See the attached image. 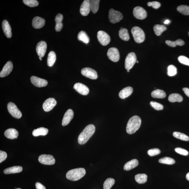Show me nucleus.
<instances>
[{
	"label": "nucleus",
	"mask_w": 189,
	"mask_h": 189,
	"mask_svg": "<svg viewBox=\"0 0 189 189\" xmlns=\"http://www.w3.org/2000/svg\"><path fill=\"white\" fill-rule=\"evenodd\" d=\"M95 131V127L93 125H89L85 128L78 136V143L83 145L86 143L93 135Z\"/></svg>",
	"instance_id": "nucleus-1"
},
{
	"label": "nucleus",
	"mask_w": 189,
	"mask_h": 189,
	"mask_svg": "<svg viewBox=\"0 0 189 189\" xmlns=\"http://www.w3.org/2000/svg\"><path fill=\"white\" fill-rule=\"evenodd\" d=\"M141 119L138 116H135L131 117L128 122L126 130L129 134H133L136 132L140 127Z\"/></svg>",
	"instance_id": "nucleus-2"
},
{
	"label": "nucleus",
	"mask_w": 189,
	"mask_h": 189,
	"mask_svg": "<svg viewBox=\"0 0 189 189\" xmlns=\"http://www.w3.org/2000/svg\"><path fill=\"white\" fill-rule=\"evenodd\" d=\"M86 174L85 169L79 168L72 169L67 173L66 177L68 180L76 181L80 180Z\"/></svg>",
	"instance_id": "nucleus-3"
},
{
	"label": "nucleus",
	"mask_w": 189,
	"mask_h": 189,
	"mask_svg": "<svg viewBox=\"0 0 189 189\" xmlns=\"http://www.w3.org/2000/svg\"><path fill=\"white\" fill-rule=\"evenodd\" d=\"M131 33L136 42L141 43L144 41L145 34L144 32L140 27L135 26L131 29Z\"/></svg>",
	"instance_id": "nucleus-4"
},
{
	"label": "nucleus",
	"mask_w": 189,
	"mask_h": 189,
	"mask_svg": "<svg viewBox=\"0 0 189 189\" xmlns=\"http://www.w3.org/2000/svg\"><path fill=\"white\" fill-rule=\"evenodd\" d=\"M109 18L110 22L112 23H115L119 22L122 19L123 16L120 12L111 9L109 11Z\"/></svg>",
	"instance_id": "nucleus-5"
},
{
	"label": "nucleus",
	"mask_w": 189,
	"mask_h": 189,
	"mask_svg": "<svg viewBox=\"0 0 189 189\" xmlns=\"http://www.w3.org/2000/svg\"><path fill=\"white\" fill-rule=\"evenodd\" d=\"M137 62V57L134 53L131 52L128 54L126 57L125 62V67L126 69L130 70Z\"/></svg>",
	"instance_id": "nucleus-6"
},
{
	"label": "nucleus",
	"mask_w": 189,
	"mask_h": 189,
	"mask_svg": "<svg viewBox=\"0 0 189 189\" xmlns=\"http://www.w3.org/2000/svg\"><path fill=\"white\" fill-rule=\"evenodd\" d=\"M7 108L9 113L14 117L19 119L22 116V113L15 104L12 102H9L7 104Z\"/></svg>",
	"instance_id": "nucleus-7"
},
{
	"label": "nucleus",
	"mask_w": 189,
	"mask_h": 189,
	"mask_svg": "<svg viewBox=\"0 0 189 189\" xmlns=\"http://www.w3.org/2000/svg\"><path fill=\"white\" fill-rule=\"evenodd\" d=\"M97 38L100 44L104 46H107L110 41L109 35L103 31H100L98 32Z\"/></svg>",
	"instance_id": "nucleus-8"
},
{
	"label": "nucleus",
	"mask_w": 189,
	"mask_h": 189,
	"mask_svg": "<svg viewBox=\"0 0 189 189\" xmlns=\"http://www.w3.org/2000/svg\"><path fill=\"white\" fill-rule=\"evenodd\" d=\"M38 160L41 164L46 165H52L55 164L56 160L53 155H42L39 157Z\"/></svg>",
	"instance_id": "nucleus-9"
},
{
	"label": "nucleus",
	"mask_w": 189,
	"mask_h": 189,
	"mask_svg": "<svg viewBox=\"0 0 189 189\" xmlns=\"http://www.w3.org/2000/svg\"><path fill=\"white\" fill-rule=\"evenodd\" d=\"M107 56L110 60L114 62H117L120 59V55L119 50L115 47H111L108 50Z\"/></svg>",
	"instance_id": "nucleus-10"
},
{
	"label": "nucleus",
	"mask_w": 189,
	"mask_h": 189,
	"mask_svg": "<svg viewBox=\"0 0 189 189\" xmlns=\"http://www.w3.org/2000/svg\"><path fill=\"white\" fill-rule=\"evenodd\" d=\"M133 15L136 18L143 20L146 18L147 13L146 11L142 7H137L133 10Z\"/></svg>",
	"instance_id": "nucleus-11"
},
{
	"label": "nucleus",
	"mask_w": 189,
	"mask_h": 189,
	"mask_svg": "<svg viewBox=\"0 0 189 189\" xmlns=\"http://www.w3.org/2000/svg\"><path fill=\"white\" fill-rule=\"evenodd\" d=\"M81 73L83 75L92 80H96L98 77L97 72L91 68H83Z\"/></svg>",
	"instance_id": "nucleus-12"
},
{
	"label": "nucleus",
	"mask_w": 189,
	"mask_h": 189,
	"mask_svg": "<svg viewBox=\"0 0 189 189\" xmlns=\"http://www.w3.org/2000/svg\"><path fill=\"white\" fill-rule=\"evenodd\" d=\"M56 103V101L54 98H49L47 99L43 103L42 105L43 109L45 111H50L55 107Z\"/></svg>",
	"instance_id": "nucleus-13"
},
{
	"label": "nucleus",
	"mask_w": 189,
	"mask_h": 189,
	"mask_svg": "<svg viewBox=\"0 0 189 189\" xmlns=\"http://www.w3.org/2000/svg\"><path fill=\"white\" fill-rule=\"evenodd\" d=\"M47 48L46 43L44 41H41L37 44L36 50L39 57L42 58L46 53Z\"/></svg>",
	"instance_id": "nucleus-14"
},
{
	"label": "nucleus",
	"mask_w": 189,
	"mask_h": 189,
	"mask_svg": "<svg viewBox=\"0 0 189 189\" xmlns=\"http://www.w3.org/2000/svg\"><path fill=\"white\" fill-rule=\"evenodd\" d=\"M31 81L33 85L38 87H44L48 84V82L47 80L35 76L31 77Z\"/></svg>",
	"instance_id": "nucleus-15"
},
{
	"label": "nucleus",
	"mask_w": 189,
	"mask_h": 189,
	"mask_svg": "<svg viewBox=\"0 0 189 189\" xmlns=\"http://www.w3.org/2000/svg\"><path fill=\"white\" fill-rule=\"evenodd\" d=\"M74 89L80 94L86 95L89 93V89L87 86L80 83H77L74 84Z\"/></svg>",
	"instance_id": "nucleus-16"
},
{
	"label": "nucleus",
	"mask_w": 189,
	"mask_h": 189,
	"mask_svg": "<svg viewBox=\"0 0 189 189\" xmlns=\"http://www.w3.org/2000/svg\"><path fill=\"white\" fill-rule=\"evenodd\" d=\"M13 68L12 63L11 61H9L4 66L3 70L0 73V77L3 78L8 75L12 71Z\"/></svg>",
	"instance_id": "nucleus-17"
},
{
	"label": "nucleus",
	"mask_w": 189,
	"mask_h": 189,
	"mask_svg": "<svg viewBox=\"0 0 189 189\" xmlns=\"http://www.w3.org/2000/svg\"><path fill=\"white\" fill-rule=\"evenodd\" d=\"M90 1L89 0H85L82 4L80 8V12L84 16H87L90 11Z\"/></svg>",
	"instance_id": "nucleus-18"
},
{
	"label": "nucleus",
	"mask_w": 189,
	"mask_h": 189,
	"mask_svg": "<svg viewBox=\"0 0 189 189\" xmlns=\"http://www.w3.org/2000/svg\"><path fill=\"white\" fill-rule=\"evenodd\" d=\"M74 112L72 109L67 110L65 113L62 121V125L65 126L68 125L74 117Z\"/></svg>",
	"instance_id": "nucleus-19"
},
{
	"label": "nucleus",
	"mask_w": 189,
	"mask_h": 189,
	"mask_svg": "<svg viewBox=\"0 0 189 189\" xmlns=\"http://www.w3.org/2000/svg\"><path fill=\"white\" fill-rule=\"evenodd\" d=\"M45 21L44 19L39 17H36L33 18L32 25L34 28L40 29L44 27L45 25Z\"/></svg>",
	"instance_id": "nucleus-20"
},
{
	"label": "nucleus",
	"mask_w": 189,
	"mask_h": 189,
	"mask_svg": "<svg viewBox=\"0 0 189 189\" xmlns=\"http://www.w3.org/2000/svg\"><path fill=\"white\" fill-rule=\"evenodd\" d=\"M2 26L4 33L6 36L8 38H11L12 36V33L11 27L8 21L7 20H4L3 21Z\"/></svg>",
	"instance_id": "nucleus-21"
},
{
	"label": "nucleus",
	"mask_w": 189,
	"mask_h": 189,
	"mask_svg": "<svg viewBox=\"0 0 189 189\" xmlns=\"http://www.w3.org/2000/svg\"><path fill=\"white\" fill-rule=\"evenodd\" d=\"M4 134L7 138L11 139L17 138L19 135L18 132L17 130L13 128L7 129Z\"/></svg>",
	"instance_id": "nucleus-22"
},
{
	"label": "nucleus",
	"mask_w": 189,
	"mask_h": 189,
	"mask_svg": "<svg viewBox=\"0 0 189 189\" xmlns=\"http://www.w3.org/2000/svg\"><path fill=\"white\" fill-rule=\"evenodd\" d=\"M133 91V89L132 87L131 86H127L124 88L120 92L119 94V97L122 99H125L130 95L132 94Z\"/></svg>",
	"instance_id": "nucleus-23"
},
{
	"label": "nucleus",
	"mask_w": 189,
	"mask_h": 189,
	"mask_svg": "<svg viewBox=\"0 0 189 189\" xmlns=\"http://www.w3.org/2000/svg\"><path fill=\"white\" fill-rule=\"evenodd\" d=\"M63 19V16L61 14L59 13L56 15L55 19L56 22L55 29L57 32L60 31L63 28V25L62 23Z\"/></svg>",
	"instance_id": "nucleus-24"
},
{
	"label": "nucleus",
	"mask_w": 189,
	"mask_h": 189,
	"mask_svg": "<svg viewBox=\"0 0 189 189\" xmlns=\"http://www.w3.org/2000/svg\"><path fill=\"white\" fill-rule=\"evenodd\" d=\"M138 161L136 159H133L126 163L124 166V169L129 171L135 168L138 165Z\"/></svg>",
	"instance_id": "nucleus-25"
},
{
	"label": "nucleus",
	"mask_w": 189,
	"mask_h": 189,
	"mask_svg": "<svg viewBox=\"0 0 189 189\" xmlns=\"http://www.w3.org/2000/svg\"><path fill=\"white\" fill-rule=\"evenodd\" d=\"M22 171L23 168L21 166H15L5 169L4 171V173L5 174H11L21 172H22Z\"/></svg>",
	"instance_id": "nucleus-26"
},
{
	"label": "nucleus",
	"mask_w": 189,
	"mask_h": 189,
	"mask_svg": "<svg viewBox=\"0 0 189 189\" xmlns=\"http://www.w3.org/2000/svg\"><path fill=\"white\" fill-rule=\"evenodd\" d=\"M48 132V130L44 127L38 128L33 131L32 135L34 137L38 136H45Z\"/></svg>",
	"instance_id": "nucleus-27"
},
{
	"label": "nucleus",
	"mask_w": 189,
	"mask_h": 189,
	"mask_svg": "<svg viewBox=\"0 0 189 189\" xmlns=\"http://www.w3.org/2000/svg\"><path fill=\"white\" fill-rule=\"evenodd\" d=\"M56 60V53L53 51H51L49 53L47 59V64L49 67H51L53 65Z\"/></svg>",
	"instance_id": "nucleus-28"
},
{
	"label": "nucleus",
	"mask_w": 189,
	"mask_h": 189,
	"mask_svg": "<svg viewBox=\"0 0 189 189\" xmlns=\"http://www.w3.org/2000/svg\"><path fill=\"white\" fill-rule=\"evenodd\" d=\"M78 39L79 40L81 41L86 44H87L89 42L90 39L89 37L85 32L84 31H80L78 33Z\"/></svg>",
	"instance_id": "nucleus-29"
},
{
	"label": "nucleus",
	"mask_w": 189,
	"mask_h": 189,
	"mask_svg": "<svg viewBox=\"0 0 189 189\" xmlns=\"http://www.w3.org/2000/svg\"><path fill=\"white\" fill-rule=\"evenodd\" d=\"M151 95L153 98H163L166 97V94L163 90L157 89L152 92Z\"/></svg>",
	"instance_id": "nucleus-30"
},
{
	"label": "nucleus",
	"mask_w": 189,
	"mask_h": 189,
	"mask_svg": "<svg viewBox=\"0 0 189 189\" xmlns=\"http://www.w3.org/2000/svg\"><path fill=\"white\" fill-rule=\"evenodd\" d=\"M99 0H92L90 1V10L93 13H96L99 9Z\"/></svg>",
	"instance_id": "nucleus-31"
},
{
	"label": "nucleus",
	"mask_w": 189,
	"mask_h": 189,
	"mask_svg": "<svg viewBox=\"0 0 189 189\" xmlns=\"http://www.w3.org/2000/svg\"><path fill=\"white\" fill-rule=\"evenodd\" d=\"M119 36L120 38L124 41H127L130 39L128 31L126 29H120L119 31Z\"/></svg>",
	"instance_id": "nucleus-32"
},
{
	"label": "nucleus",
	"mask_w": 189,
	"mask_h": 189,
	"mask_svg": "<svg viewBox=\"0 0 189 189\" xmlns=\"http://www.w3.org/2000/svg\"><path fill=\"white\" fill-rule=\"evenodd\" d=\"M167 27L163 25H155L153 27V30L155 34L157 36H159L162 34L163 32L166 31Z\"/></svg>",
	"instance_id": "nucleus-33"
},
{
	"label": "nucleus",
	"mask_w": 189,
	"mask_h": 189,
	"mask_svg": "<svg viewBox=\"0 0 189 189\" xmlns=\"http://www.w3.org/2000/svg\"><path fill=\"white\" fill-rule=\"evenodd\" d=\"M147 176L145 174H138L136 175L135 179L139 184H144L147 181Z\"/></svg>",
	"instance_id": "nucleus-34"
},
{
	"label": "nucleus",
	"mask_w": 189,
	"mask_h": 189,
	"mask_svg": "<svg viewBox=\"0 0 189 189\" xmlns=\"http://www.w3.org/2000/svg\"><path fill=\"white\" fill-rule=\"evenodd\" d=\"M168 101L171 102H180L183 100V97L180 94H172L169 96Z\"/></svg>",
	"instance_id": "nucleus-35"
},
{
	"label": "nucleus",
	"mask_w": 189,
	"mask_h": 189,
	"mask_svg": "<svg viewBox=\"0 0 189 189\" xmlns=\"http://www.w3.org/2000/svg\"><path fill=\"white\" fill-rule=\"evenodd\" d=\"M166 43L168 46L172 47H176L177 45L182 46L185 44L184 41L180 39L175 41L167 40L166 41Z\"/></svg>",
	"instance_id": "nucleus-36"
},
{
	"label": "nucleus",
	"mask_w": 189,
	"mask_h": 189,
	"mask_svg": "<svg viewBox=\"0 0 189 189\" xmlns=\"http://www.w3.org/2000/svg\"><path fill=\"white\" fill-rule=\"evenodd\" d=\"M173 136L176 138L181 140L188 141H189V137L188 136L184 133L174 132L173 134Z\"/></svg>",
	"instance_id": "nucleus-37"
},
{
	"label": "nucleus",
	"mask_w": 189,
	"mask_h": 189,
	"mask_svg": "<svg viewBox=\"0 0 189 189\" xmlns=\"http://www.w3.org/2000/svg\"><path fill=\"white\" fill-rule=\"evenodd\" d=\"M115 180L114 179L109 178L107 179L103 184V189H110L114 184H115Z\"/></svg>",
	"instance_id": "nucleus-38"
},
{
	"label": "nucleus",
	"mask_w": 189,
	"mask_h": 189,
	"mask_svg": "<svg viewBox=\"0 0 189 189\" xmlns=\"http://www.w3.org/2000/svg\"><path fill=\"white\" fill-rule=\"evenodd\" d=\"M159 162L162 164L167 165H173L175 163L174 159L168 157H165L159 159Z\"/></svg>",
	"instance_id": "nucleus-39"
},
{
	"label": "nucleus",
	"mask_w": 189,
	"mask_h": 189,
	"mask_svg": "<svg viewBox=\"0 0 189 189\" xmlns=\"http://www.w3.org/2000/svg\"><path fill=\"white\" fill-rule=\"evenodd\" d=\"M177 10L185 15H189V7L188 6L181 5L177 7Z\"/></svg>",
	"instance_id": "nucleus-40"
},
{
	"label": "nucleus",
	"mask_w": 189,
	"mask_h": 189,
	"mask_svg": "<svg viewBox=\"0 0 189 189\" xmlns=\"http://www.w3.org/2000/svg\"><path fill=\"white\" fill-rule=\"evenodd\" d=\"M177 74V68L173 65H169L167 68V75L169 76H174Z\"/></svg>",
	"instance_id": "nucleus-41"
},
{
	"label": "nucleus",
	"mask_w": 189,
	"mask_h": 189,
	"mask_svg": "<svg viewBox=\"0 0 189 189\" xmlns=\"http://www.w3.org/2000/svg\"><path fill=\"white\" fill-rule=\"evenodd\" d=\"M23 3L26 5L31 7H34L38 6L39 3L36 0H23Z\"/></svg>",
	"instance_id": "nucleus-42"
},
{
	"label": "nucleus",
	"mask_w": 189,
	"mask_h": 189,
	"mask_svg": "<svg viewBox=\"0 0 189 189\" xmlns=\"http://www.w3.org/2000/svg\"><path fill=\"white\" fill-rule=\"evenodd\" d=\"M150 105L154 109L157 110H161L163 109V106L162 104L154 101H151L150 103Z\"/></svg>",
	"instance_id": "nucleus-43"
},
{
	"label": "nucleus",
	"mask_w": 189,
	"mask_h": 189,
	"mask_svg": "<svg viewBox=\"0 0 189 189\" xmlns=\"http://www.w3.org/2000/svg\"><path fill=\"white\" fill-rule=\"evenodd\" d=\"M178 60L181 64L189 66V59L187 57L181 56L178 57Z\"/></svg>",
	"instance_id": "nucleus-44"
},
{
	"label": "nucleus",
	"mask_w": 189,
	"mask_h": 189,
	"mask_svg": "<svg viewBox=\"0 0 189 189\" xmlns=\"http://www.w3.org/2000/svg\"><path fill=\"white\" fill-rule=\"evenodd\" d=\"M160 153V149L157 148H154L149 149L147 151V153L149 156L152 157L158 155Z\"/></svg>",
	"instance_id": "nucleus-45"
},
{
	"label": "nucleus",
	"mask_w": 189,
	"mask_h": 189,
	"mask_svg": "<svg viewBox=\"0 0 189 189\" xmlns=\"http://www.w3.org/2000/svg\"><path fill=\"white\" fill-rule=\"evenodd\" d=\"M175 151L177 153L181 155L186 156L188 154V151L185 149L180 148V147H177L175 149Z\"/></svg>",
	"instance_id": "nucleus-46"
},
{
	"label": "nucleus",
	"mask_w": 189,
	"mask_h": 189,
	"mask_svg": "<svg viewBox=\"0 0 189 189\" xmlns=\"http://www.w3.org/2000/svg\"><path fill=\"white\" fill-rule=\"evenodd\" d=\"M147 5L149 7H152L153 8L157 9L160 7L161 4L158 2L156 1L149 2L147 3Z\"/></svg>",
	"instance_id": "nucleus-47"
},
{
	"label": "nucleus",
	"mask_w": 189,
	"mask_h": 189,
	"mask_svg": "<svg viewBox=\"0 0 189 189\" xmlns=\"http://www.w3.org/2000/svg\"><path fill=\"white\" fill-rule=\"evenodd\" d=\"M7 157L6 152L2 151H0V163H1L4 161Z\"/></svg>",
	"instance_id": "nucleus-48"
},
{
	"label": "nucleus",
	"mask_w": 189,
	"mask_h": 189,
	"mask_svg": "<svg viewBox=\"0 0 189 189\" xmlns=\"http://www.w3.org/2000/svg\"><path fill=\"white\" fill-rule=\"evenodd\" d=\"M35 186L37 189H46L45 186L39 182L36 183Z\"/></svg>",
	"instance_id": "nucleus-49"
},
{
	"label": "nucleus",
	"mask_w": 189,
	"mask_h": 189,
	"mask_svg": "<svg viewBox=\"0 0 189 189\" xmlns=\"http://www.w3.org/2000/svg\"><path fill=\"white\" fill-rule=\"evenodd\" d=\"M182 90L186 96H188L189 98V89L187 88H183Z\"/></svg>",
	"instance_id": "nucleus-50"
},
{
	"label": "nucleus",
	"mask_w": 189,
	"mask_h": 189,
	"mask_svg": "<svg viewBox=\"0 0 189 189\" xmlns=\"http://www.w3.org/2000/svg\"><path fill=\"white\" fill-rule=\"evenodd\" d=\"M170 21L168 20H167L165 21L164 22V23L165 24H168V23H170Z\"/></svg>",
	"instance_id": "nucleus-51"
},
{
	"label": "nucleus",
	"mask_w": 189,
	"mask_h": 189,
	"mask_svg": "<svg viewBox=\"0 0 189 189\" xmlns=\"http://www.w3.org/2000/svg\"><path fill=\"white\" fill-rule=\"evenodd\" d=\"M186 178L187 180L189 181V172L187 173L186 175Z\"/></svg>",
	"instance_id": "nucleus-52"
},
{
	"label": "nucleus",
	"mask_w": 189,
	"mask_h": 189,
	"mask_svg": "<svg viewBox=\"0 0 189 189\" xmlns=\"http://www.w3.org/2000/svg\"><path fill=\"white\" fill-rule=\"evenodd\" d=\"M39 59H40V60H42V58H41V57H39Z\"/></svg>",
	"instance_id": "nucleus-53"
},
{
	"label": "nucleus",
	"mask_w": 189,
	"mask_h": 189,
	"mask_svg": "<svg viewBox=\"0 0 189 189\" xmlns=\"http://www.w3.org/2000/svg\"><path fill=\"white\" fill-rule=\"evenodd\" d=\"M127 70V72H129L130 71V70Z\"/></svg>",
	"instance_id": "nucleus-54"
},
{
	"label": "nucleus",
	"mask_w": 189,
	"mask_h": 189,
	"mask_svg": "<svg viewBox=\"0 0 189 189\" xmlns=\"http://www.w3.org/2000/svg\"><path fill=\"white\" fill-rule=\"evenodd\" d=\"M21 189L20 188H16V189Z\"/></svg>",
	"instance_id": "nucleus-55"
},
{
	"label": "nucleus",
	"mask_w": 189,
	"mask_h": 189,
	"mask_svg": "<svg viewBox=\"0 0 189 189\" xmlns=\"http://www.w3.org/2000/svg\"><path fill=\"white\" fill-rule=\"evenodd\" d=\"M137 63H138L139 62L138 61H137Z\"/></svg>",
	"instance_id": "nucleus-56"
},
{
	"label": "nucleus",
	"mask_w": 189,
	"mask_h": 189,
	"mask_svg": "<svg viewBox=\"0 0 189 189\" xmlns=\"http://www.w3.org/2000/svg\"><path fill=\"white\" fill-rule=\"evenodd\" d=\"M188 35H189V32H188Z\"/></svg>",
	"instance_id": "nucleus-57"
}]
</instances>
